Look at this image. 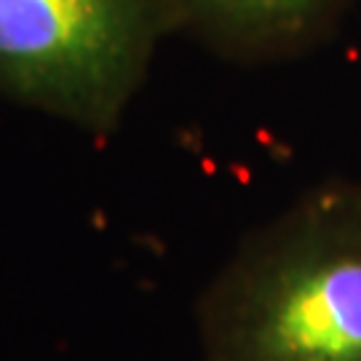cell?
Wrapping results in <instances>:
<instances>
[{
    "mask_svg": "<svg viewBox=\"0 0 361 361\" xmlns=\"http://www.w3.org/2000/svg\"><path fill=\"white\" fill-rule=\"evenodd\" d=\"M201 361H361V188L335 182L255 231L198 308Z\"/></svg>",
    "mask_w": 361,
    "mask_h": 361,
    "instance_id": "cell-1",
    "label": "cell"
},
{
    "mask_svg": "<svg viewBox=\"0 0 361 361\" xmlns=\"http://www.w3.org/2000/svg\"><path fill=\"white\" fill-rule=\"evenodd\" d=\"M180 25V0H0V94L110 134Z\"/></svg>",
    "mask_w": 361,
    "mask_h": 361,
    "instance_id": "cell-2",
    "label": "cell"
},
{
    "mask_svg": "<svg viewBox=\"0 0 361 361\" xmlns=\"http://www.w3.org/2000/svg\"><path fill=\"white\" fill-rule=\"evenodd\" d=\"M326 0H180L182 19L228 51H257L297 38Z\"/></svg>",
    "mask_w": 361,
    "mask_h": 361,
    "instance_id": "cell-3",
    "label": "cell"
}]
</instances>
